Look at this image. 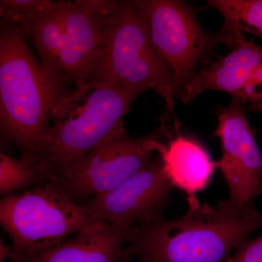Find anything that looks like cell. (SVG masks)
I'll return each instance as SVG.
<instances>
[{"label": "cell", "instance_id": "1", "mask_svg": "<svg viewBox=\"0 0 262 262\" xmlns=\"http://www.w3.org/2000/svg\"><path fill=\"white\" fill-rule=\"evenodd\" d=\"M262 229V213L229 200L201 204L174 220L163 216L131 229L125 252L136 262H226Z\"/></svg>", "mask_w": 262, "mask_h": 262}, {"label": "cell", "instance_id": "2", "mask_svg": "<svg viewBox=\"0 0 262 262\" xmlns=\"http://www.w3.org/2000/svg\"><path fill=\"white\" fill-rule=\"evenodd\" d=\"M142 93L89 81L54 96L50 127L34 159L40 185L68 178L86 155L123 124L124 116Z\"/></svg>", "mask_w": 262, "mask_h": 262}, {"label": "cell", "instance_id": "3", "mask_svg": "<svg viewBox=\"0 0 262 262\" xmlns=\"http://www.w3.org/2000/svg\"><path fill=\"white\" fill-rule=\"evenodd\" d=\"M18 24L2 19L0 122L2 136L34 162L50 127L54 94Z\"/></svg>", "mask_w": 262, "mask_h": 262}, {"label": "cell", "instance_id": "4", "mask_svg": "<svg viewBox=\"0 0 262 262\" xmlns=\"http://www.w3.org/2000/svg\"><path fill=\"white\" fill-rule=\"evenodd\" d=\"M89 81L153 91L174 114L173 77L155 51L147 22L135 1H118Z\"/></svg>", "mask_w": 262, "mask_h": 262}, {"label": "cell", "instance_id": "5", "mask_svg": "<svg viewBox=\"0 0 262 262\" xmlns=\"http://www.w3.org/2000/svg\"><path fill=\"white\" fill-rule=\"evenodd\" d=\"M96 222L56 183L36 186L0 202V223L12 241V262L61 244Z\"/></svg>", "mask_w": 262, "mask_h": 262}, {"label": "cell", "instance_id": "6", "mask_svg": "<svg viewBox=\"0 0 262 262\" xmlns=\"http://www.w3.org/2000/svg\"><path fill=\"white\" fill-rule=\"evenodd\" d=\"M155 51L173 77L177 97L196 73V67L223 43L222 34L206 32L186 3L175 0H137Z\"/></svg>", "mask_w": 262, "mask_h": 262}, {"label": "cell", "instance_id": "7", "mask_svg": "<svg viewBox=\"0 0 262 262\" xmlns=\"http://www.w3.org/2000/svg\"><path fill=\"white\" fill-rule=\"evenodd\" d=\"M160 129L140 138L127 136L124 123L76 165L70 177L56 183L77 204L113 189L133 176L147 168L153 161V142L163 136Z\"/></svg>", "mask_w": 262, "mask_h": 262}, {"label": "cell", "instance_id": "8", "mask_svg": "<svg viewBox=\"0 0 262 262\" xmlns=\"http://www.w3.org/2000/svg\"><path fill=\"white\" fill-rule=\"evenodd\" d=\"M118 1H66L59 53L48 78L54 96L89 82Z\"/></svg>", "mask_w": 262, "mask_h": 262}, {"label": "cell", "instance_id": "9", "mask_svg": "<svg viewBox=\"0 0 262 262\" xmlns=\"http://www.w3.org/2000/svg\"><path fill=\"white\" fill-rule=\"evenodd\" d=\"M218 125L213 136L222 147L220 169L229 190V200L241 208L253 206L262 193V155L256 131L250 125L237 98L217 108Z\"/></svg>", "mask_w": 262, "mask_h": 262}, {"label": "cell", "instance_id": "10", "mask_svg": "<svg viewBox=\"0 0 262 262\" xmlns=\"http://www.w3.org/2000/svg\"><path fill=\"white\" fill-rule=\"evenodd\" d=\"M171 187L158 155L147 168L116 189L82 205L98 222L128 232L162 216Z\"/></svg>", "mask_w": 262, "mask_h": 262}, {"label": "cell", "instance_id": "11", "mask_svg": "<svg viewBox=\"0 0 262 262\" xmlns=\"http://www.w3.org/2000/svg\"><path fill=\"white\" fill-rule=\"evenodd\" d=\"M232 51L196 72L185 88L182 101L191 102L206 91L230 94L253 110L262 108V48L244 34Z\"/></svg>", "mask_w": 262, "mask_h": 262}, {"label": "cell", "instance_id": "12", "mask_svg": "<svg viewBox=\"0 0 262 262\" xmlns=\"http://www.w3.org/2000/svg\"><path fill=\"white\" fill-rule=\"evenodd\" d=\"M177 135L172 137L168 131L153 142L163 163L164 173L172 187L185 193L189 210L201 206L198 193L209 185L220 162L212 159L206 146L192 136L179 132V122H175Z\"/></svg>", "mask_w": 262, "mask_h": 262}, {"label": "cell", "instance_id": "13", "mask_svg": "<svg viewBox=\"0 0 262 262\" xmlns=\"http://www.w3.org/2000/svg\"><path fill=\"white\" fill-rule=\"evenodd\" d=\"M127 234L98 222L61 244L18 262H121Z\"/></svg>", "mask_w": 262, "mask_h": 262}, {"label": "cell", "instance_id": "14", "mask_svg": "<svg viewBox=\"0 0 262 262\" xmlns=\"http://www.w3.org/2000/svg\"><path fill=\"white\" fill-rule=\"evenodd\" d=\"M208 4L223 17L220 33L230 49L244 32L262 38V0H209Z\"/></svg>", "mask_w": 262, "mask_h": 262}, {"label": "cell", "instance_id": "15", "mask_svg": "<svg viewBox=\"0 0 262 262\" xmlns=\"http://www.w3.org/2000/svg\"><path fill=\"white\" fill-rule=\"evenodd\" d=\"M40 185L39 173L35 164L20 157L11 158L4 153L0 154V193L2 196L11 195L12 193Z\"/></svg>", "mask_w": 262, "mask_h": 262}, {"label": "cell", "instance_id": "16", "mask_svg": "<svg viewBox=\"0 0 262 262\" xmlns=\"http://www.w3.org/2000/svg\"><path fill=\"white\" fill-rule=\"evenodd\" d=\"M226 262H262V234L255 239H246Z\"/></svg>", "mask_w": 262, "mask_h": 262}, {"label": "cell", "instance_id": "17", "mask_svg": "<svg viewBox=\"0 0 262 262\" xmlns=\"http://www.w3.org/2000/svg\"><path fill=\"white\" fill-rule=\"evenodd\" d=\"M11 253L12 246H7L1 239L0 241V262H5L7 258H10Z\"/></svg>", "mask_w": 262, "mask_h": 262}, {"label": "cell", "instance_id": "18", "mask_svg": "<svg viewBox=\"0 0 262 262\" xmlns=\"http://www.w3.org/2000/svg\"><path fill=\"white\" fill-rule=\"evenodd\" d=\"M121 262H136L134 261V260L132 259L130 257V256H127L126 253L125 252V254H124L123 258H122V261Z\"/></svg>", "mask_w": 262, "mask_h": 262}]
</instances>
